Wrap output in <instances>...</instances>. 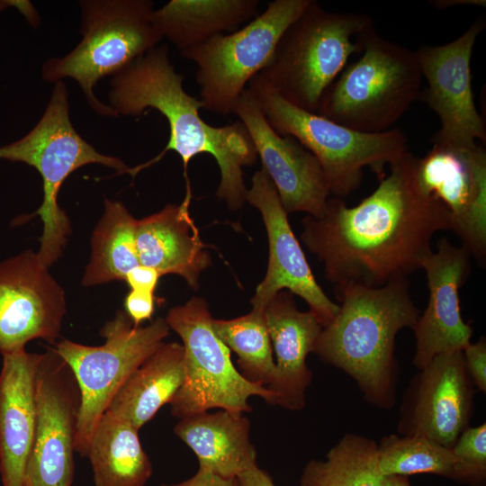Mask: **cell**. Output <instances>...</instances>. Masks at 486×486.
Instances as JSON below:
<instances>
[{
	"mask_svg": "<svg viewBox=\"0 0 486 486\" xmlns=\"http://www.w3.org/2000/svg\"><path fill=\"white\" fill-rule=\"evenodd\" d=\"M417 159L408 151L389 165L357 205L328 198L320 217L302 219V241L335 286L381 287L407 278L432 253L434 234L451 230L448 211L418 184Z\"/></svg>",
	"mask_w": 486,
	"mask_h": 486,
	"instance_id": "cell-1",
	"label": "cell"
},
{
	"mask_svg": "<svg viewBox=\"0 0 486 486\" xmlns=\"http://www.w3.org/2000/svg\"><path fill=\"white\" fill-rule=\"evenodd\" d=\"M183 81L184 76L170 62L166 45H157L113 76L110 106L118 115H139L148 108L155 109L166 119L170 130L164 149L127 173L135 176L159 162L166 152L175 151L183 161L184 178L189 181L190 160L207 153L220 168L216 196L230 209H240L248 194L243 167L253 165L257 158L248 131L240 121L220 127L204 122L200 115L202 103L184 89Z\"/></svg>",
	"mask_w": 486,
	"mask_h": 486,
	"instance_id": "cell-2",
	"label": "cell"
},
{
	"mask_svg": "<svg viewBox=\"0 0 486 486\" xmlns=\"http://www.w3.org/2000/svg\"><path fill=\"white\" fill-rule=\"evenodd\" d=\"M335 294L338 310L322 328L313 353L350 375L368 402L389 410L398 380L395 338L400 329L413 328L420 315L410 283L403 278L381 287L335 286Z\"/></svg>",
	"mask_w": 486,
	"mask_h": 486,
	"instance_id": "cell-3",
	"label": "cell"
},
{
	"mask_svg": "<svg viewBox=\"0 0 486 486\" xmlns=\"http://www.w3.org/2000/svg\"><path fill=\"white\" fill-rule=\"evenodd\" d=\"M374 26L366 14L331 12L310 0L257 75L288 103L318 113L324 93L349 58L360 54L363 36Z\"/></svg>",
	"mask_w": 486,
	"mask_h": 486,
	"instance_id": "cell-4",
	"label": "cell"
},
{
	"mask_svg": "<svg viewBox=\"0 0 486 486\" xmlns=\"http://www.w3.org/2000/svg\"><path fill=\"white\" fill-rule=\"evenodd\" d=\"M269 125L291 136L319 161L330 194L342 198L362 183L364 168L385 176V166L409 151L408 138L400 129L369 133L338 124L319 113L285 101L258 75L247 86Z\"/></svg>",
	"mask_w": 486,
	"mask_h": 486,
	"instance_id": "cell-5",
	"label": "cell"
},
{
	"mask_svg": "<svg viewBox=\"0 0 486 486\" xmlns=\"http://www.w3.org/2000/svg\"><path fill=\"white\" fill-rule=\"evenodd\" d=\"M421 81L416 52L374 26L363 36L360 57L324 93L318 113L356 130L386 131L418 99Z\"/></svg>",
	"mask_w": 486,
	"mask_h": 486,
	"instance_id": "cell-6",
	"label": "cell"
},
{
	"mask_svg": "<svg viewBox=\"0 0 486 486\" xmlns=\"http://www.w3.org/2000/svg\"><path fill=\"white\" fill-rule=\"evenodd\" d=\"M83 38L67 56L47 60L42 77L57 83L64 77L77 81L94 112L118 116L101 103L94 86L104 76H113L162 40L152 22L153 2L148 0L80 1Z\"/></svg>",
	"mask_w": 486,
	"mask_h": 486,
	"instance_id": "cell-7",
	"label": "cell"
},
{
	"mask_svg": "<svg viewBox=\"0 0 486 486\" xmlns=\"http://www.w3.org/2000/svg\"><path fill=\"white\" fill-rule=\"evenodd\" d=\"M0 159L30 165L42 178L43 202L22 220L40 217L43 233L37 255L47 267L61 256L70 233L69 220L58 203V194L66 178L77 168L94 163L112 167L118 174L130 169L121 159L99 153L76 132L69 118L68 91L62 81L56 83L35 127L21 140L0 147Z\"/></svg>",
	"mask_w": 486,
	"mask_h": 486,
	"instance_id": "cell-8",
	"label": "cell"
},
{
	"mask_svg": "<svg viewBox=\"0 0 486 486\" xmlns=\"http://www.w3.org/2000/svg\"><path fill=\"white\" fill-rule=\"evenodd\" d=\"M165 320L184 351L185 379L170 402L174 417L182 419L212 409L244 414L251 411L248 399L253 396L273 404V392L246 380L233 364L230 350L213 330L204 299L193 297L170 309Z\"/></svg>",
	"mask_w": 486,
	"mask_h": 486,
	"instance_id": "cell-9",
	"label": "cell"
},
{
	"mask_svg": "<svg viewBox=\"0 0 486 486\" xmlns=\"http://www.w3.org/2000/svg\"><path fill=\"white\" fill-rule=\"evenodd\" d=\"M169 330L163 318L147 326H135L125 311L118 310L100 330L105 339L103 345L63 339L50 346L68 364L80 390L76 437L79 455L86 457L93 431L120 387L164 343Z\"/></svg>",
	"mask_w": 486,
	"mask_h": 486,
	"instance_id": "cell-10",
	"label": "cell"
},
{
	"mask_svg": "<svg viewBox=\"0 0 486 486\" xmlns=\"http://www.w3.org/2000/svg\"><path fill=\"white\" fill-rule=\"evenodd\" d=\"M310 1L269 2L265 12L242 28L180 52L196 66L203 109L220 115L234 113L248 83L268 65L280 38Z\"/></svg>",
	"mask_w": 486,
	"mask_h": 486,
	"instance_id": "cell-11",
	"label": "cell"
},
{
	"mask_svg": "<svg viewBox=\"0 0 486 486\" xmlns=\"http://www.w3.org/2000/svg\"><path fill=\"white\" fill-rule=\"evenodd\" d=\"M80 406V390L73 372L48 347L37 372L36 428L26 466V486L72 485Z\"/></svg>",
	"mask_w": 486,
	"mask_h": 486,
	"instance_id": "cell-12",
	"label": "cell"
},
{
	"mask_svg": "<svg viewBox=\"0 0 486 486\" xmlns=\"http://www.w3.org/2000/svg\"><path fill=\"white\" fill-rule=\"evenodd\" d=\"M422 191L442 203L451 217V230L480 264L486 260V152L470 146L433 143L417 159Z\"/></svg>",
	"mask_w": 486,
	"mask_h": 486,
	"instance_id": "cell-13",
	"label": "cell"
},
{
	"mask_svg": "<svg viewBox=\"0 0 486 486\" xmlns=\"http://www.w3.org/2000/svg\"><path fill=\"white\" fill-rule=\"evenodd\" d=\"M485 25V20L479 18L451 42L422 46L415 51L428 83L418 99L436 112L441 123L432 143H485V122L475 106L471 75L472 50Z\"/></svg>",
	"mask_w": 486,
	"mask_h": 486,
	"instance_id": "cell-14",
	"label": "cell"
},
{
	"mask_svg": "<svg viewBox=\"0 0 486 486\" xmlns=\"http://www.w3.org/2000/svg\"><path fill=\"white\" fill-rule=\"evenodd\" d=\"M474 387L463 351L436 356L410 381L400 407L398 433L452 449L469 427Z\"/></svg>",
	"mask_w": 486,
	"mask_h": 486,
	"instance_id": "cell-15",
	"label": "cell"
},
{
	"mask_svg": "<svg viewBox=\"0 0 486 486\" xmlns=\"http://www.w3.org/2000/svg\"><path fill=\"white\" fill-rule=\"evenodd\" d=\"M65 295L38 257L26 250L0 263V353L25 349L37 338L56 343Z\"/></svg>",
	"mask_w": 486,
	"mask_h": 486,
	"instance_id": "cell-16",
	"label": "cell"
},
{
	"mask_svg": "<svg viewBox=\"0 0 486 486\" xmlns=\"http://www.w3.org/2000/svg\"><path fill=\"white\" fill-rule=\"evenodd\" d=\"M246 201L259 211L269 245L266 274L251 299L252 308L264 310L278 292L286 290L302 298L322 327L326 326L338 312V305L327 296L317 283L291 228L288 213L263 168L254 174Z\"/></svg>",
	"mask_w": 486,
	"mask_h": 486,
	"instance_id": "cell-17",
	"label": "cell"
},
{
	"mask_svg": "<svg viewBox=\"0 0 486 486\" xmlns=\"http://www.w3.org/2000/svg\"><path fill=\"white\" fill-rule=\"evenodd\" d=\"M234 113L248 130L284 211L320 217L330 192L317 158L294 138L283 136L269 125L248 88Z\"/></svg>",
	"mask_w": 486,
	"mask_h": 486,
	"instance_id": "cell-18",
	"label": "cell"
},
{
	"mask_svg": "<svg viewBox=\"0 0 486 486\" xmlns=\"http://www.w3.org/2000/svg\"><path fill=\"white\" fill-rule=\"evenodd\" d=\"M429 298L413 331L416 338L414 365L424 368L436 356L463 351L471 342L472 327L462 317L459 290L471 272V255L442 237L436 251L424 261Z\"/></svg>",
	"mask_w": 486,
	"mask_h": 486,
	"instance_id": "cell-19",
	"label": "cell"
},
{
	"mask_svg": "<svg viewBox=\"0 0 486 486\" xmlns=\"http://www.w3.org/2000/svg\"><path fill=\"white\" fill-rule=\"evenodd\" d=\"M292 295L278 292L265 306L264 316L275 363L274 380L268 387L274 394L272 405L297 411L306 404L312 380L306 359L323 327L312 311L297 309Z\"/></svg>",
	"mask_w": 486,
	"mask_h": 486,
	"instance_id": "cell-20",
	"label": "cell"
},
{
	"mask_svg": "<svg viewBox=\"0 0 486 486\" xmlns=\"http://www.w3.org/2000/svg\"><path fill=\"white\" fill-rule=\"evenodd\" d=\"M0 475L3 486H26L36 428V378L41 354L25 349L2 355Z\"/></svg>",
	"mask_w": 486,
	"mask_h": 486,
	"instance_id": "cell-21",
	"label": "cell"
},
{
	"mask_svg": "<svg viewBox=\"0 0 486 486\" xmlns=\"http://www.w3.org/2000/svg\"><path fill=\"white\" fill-rule=\"evenodd\" d=\"M185 189L181 203L167 204L160 212L137 220L134 251L140 266L152 267L161 275H180L196 289L201 274L212 260L190 214V182Z\"/></svg>",
	"mask_w": 486,
	"mask_h": 486,
	"instance_id": "cell-22",
	"label": "cell"
},
{
	"mask_svg": "<svg viewBox=\"0 0 486 486\" xmlns=\"http://www.w3.org/2000/svg\"><path fill=\"white\" fill-rule=\"evenodd\" d=\"M174 432L194 453L200 469L237 478L257 464L250 422L243 413L200 412L179 419Z\"/></svg>",
	"mask_w": 486,
	"mask_h": 486,
	"instance_id": "cell-23",
	"label": "cell"
},
{
	"mask_svg": "<svg viewBox=\"0 0 486 486\" xmlns=\"http://www.w3.org/2000/svg\"><path fill=\"white\" fill-rule=\"evenodd\" d=\"M184 379L183 345L162 343L126 379L106 410L140 429L164 405L170 404Z\"/></svg>",
	"mask_w": 486,
	"mask_h": 486,
	"instance_id": "cell-24",
	"label": "cell"
},
{
	"mask_svg": "<svg viewBox=\"0 0 486 486\" xmlns=\"http://www.w3.org/2000/svg\"><path fill=\"white\" fill-rule=\"evenodd\" d=\"M258 0H171L153 10L152 22L180 52L233 32L257 16Z\"/></svg>",
	"mask_w": 486,
	"mask_h": 486,
	"instance_id": "cell-25",
	"label": "cell"
},
{
	"mask_svg": "<svg viewBox=\"0 0 486 486\" xmlns=\"http://www.w3.org/2000/svg\"><path fill=\"white\" fill-rule=\"evenodd\" d=\"M139 431L130 422L108 410L102 415L86 455L95 486L146 485L153 469Z\"/></svg>",
	"mask_w": 486,
	"mask_h": 486,
	"instance_id": "cell-26",
	"label": "cell"
},
{
	"mask_svg": "<svg viewBox=\"0 0 486 486\" xmlns=\"http://www.w3.org/2000/svg\"><path fill=\"white\" fill-rule=\"evenodd\" d=\"M376 456L377 443L347 433L328 452L325 460L307 463L299 486H412L409 477L379 473Z\"/></svg>",
	"mask_w": 486,
	"mask_h": 486,
	"instance_id": "cell-27",
	"label": "cell"
},
{
	"mask_svg": "<svg viewBox=\"0 0 486 486\" xmlns=\"http://www.w3.org/2000/svg\"><path fill=\"white\" fill-rule=\"evenodd\" d=\"M137 219L118 201L104 200V212L91 239L90 261L82 284L86 286L123 280L140 266L134 251Z\"/></svg>",
	"mask_w": 486,
	"mask_h": 486,
	"instance_id": "cell-28",
	"label": "cell"
},
{
	"mask_svg": "<svg viewBox=\"0 0 486 486\" xmlns=\"http://www.w3.org/2000/svg\"><path fill=\"white\" fill-rule=\"evenodd\" d=\"M218 338L238 356V372L250 382L269 387L274 380L275 363L264 310L230 320H212Z\"/></svg>",
	"mask_w": 486,
	"mask_h": 486,
	"instance_id": "cell-29",
	"label": "cell"
},
{
	"mask_svg": "<svg viewBox=\"0 0 486 486\" xmlns=\"http://www.w3.org/2000/svg\"><path fill=\"white\" fill-rule=\"evenodd\" d=\"M454 464L452 449L426 437L392 434L377 444L376 467L382 475L430 473L452 480Z\"/></svg>",
	"mask_w": 486,
	"mask_h": 486,
	"instance_id": "cell-30",
	"label": "cell"
},
{
	"mask_svg": "<svg viewBox=\"0 0 486 486\" xmlns=\"http://www.w3.org/2000/svg\"><path fill=\"white\" fill-rule=\"evenodd\" d=\"M455 458L452 480L469 486L486 483V424L468 427L452 447Z\"/></svg>",
	"mask_w": 486,
	"mask_h": 486,
	"instance_id": "cell-31",
	"label": "cell"
},
{
	"mask_svg": "<svg viewBox=\"0 0 486 486\" xmlns=\"http://www.w3.org/2000/svg\"><path fill=\"white\" fill-rule=\"evenodd\" d=\"M467 372L476 388L486 392V339L481 337L476 343H470L463 350Z\"/></svg>",
	"mask_w": 486,
	"mask_h": 486,
	"instance_id": "cell-32",
	"label": "cell"
},
{
	"mask_svg": "<svg viewBox=\"0 0 486 486\" xmlns=\"http://www.w3.org/2000/svg\"><path fill=\"white\" fill-rule=\"evenodd\" d=\"M125 313L135 326H141L145 320H151L155 311L153 293L130 290L124 300Z\"/></svg>",
	"mask_w": 486,
	"mask_h": 486,
	"instance_id": "cell-33",
	"label": "cell"
},
{
	"mask_svg": "<svg viewBox=\"0 0 486 486\" xmlns=\"http://www.w3.org/2000/svg\"><path fill=\"white\" fill-rule=\"evenodd\" d=\"M160 276L152 267L138 266L126 274L124 281L130 290L154 293Z\"/></svg>",
	"mask_w": 486,
	"mask_h": 486,
	"instance_id": "cell-34",
	"label": "cell"
},
{
	"mask_svg": "<svg viewBox=\"0 0 486 486\" xmlns=\"http://www.w3.org/2000/svg\"><path fill=\"white\" fill-rule=\"evenodd\" d=\"M159 486H239V482L238 477H223L211 471L198 468L197 472L187 480Z\"/></svg>",
	"mask_w": 486,
	"mask_h": 486,
	"instance_id": "cell-35",
	"label": "cell"
},
{
	"mask_svg": "<svg viewBox=\"0 0 486 486\" xmlns=\"http://www.w3.org/2000/svg\"><path fill=\"white\" fill-rule=\"evenodd\" d=\"M239 486H276L272 477L257 464L238 476Z\"/></svg>",
	"mask_w": 486,
	"mask_h": 486,
	"instance_id": "cell-36",
	"label": "cell"
},
{
	"mask_svg": "<svg viewBox=\"0 0 486 486\" xmlns=\"http://www.w3.org/2000/svg\"><path fill=\"white\" fill-rule=\"evenodd\" d=\"M434 6L440 9H446L457 5H473L485 6V0H435L431 2Z\"/></svg>",
	"mask_w": 486,
	"mask_h": 486,
	"instance_id": "cell-37",
	"label": "cell"
},
{
	"mask_svg": "<svg viewBox=\"0 0 486 486\" xmlns=\"http://www.w3.org/2000/svg\"><path fill=\"white\" fill-rule=\"evenodd\" d=\"M24 5V2L20 1H10V0H0V12L11 7H21Z\"/></svg>",
	"mask_w": 486,
	"mask_h": 486,
	"instance_id": "cell-38",
	"label": "cell"
}]
</instances>
